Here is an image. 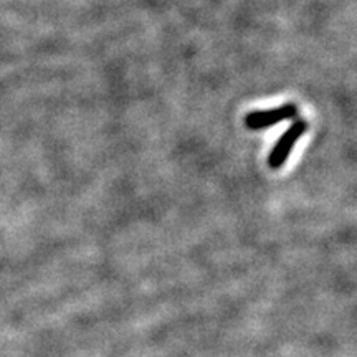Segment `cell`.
<instances>
[{"label":"cell","instance_id":"cell-1","mask_svg":"<svg viewBox=\"0 0 357 357\" xmlns=\"http://www.w3.org/2000/svg\"><path fill=\"white\" fill-rule=\"evenodd\" d=\"M307 128H310V124H307L306 119H294L291 126L281 134L280 139L275 142L273 149L268 155V166L273 169V171H278V169L283 167L291 151L294 149V146H296V142L306 134Z\"/></svg>","mask_w":357,"mask_h":357},{"label":"cell","instance_id":"cell-2","mask_svg":"<svg viewBox=\"0 0 357 357\" xmlns=\"http://www.w3.org/2000/svg\"><path fill=\"white\" fill-rule=\"evenodd\" d=\"M298 106L294 102H284L273 109L252 111L245 116V126L252 131H261V129L271 128L288 119H296Z\"/></svg>","mask_w":357,"mask_h":357}]
</instances>
